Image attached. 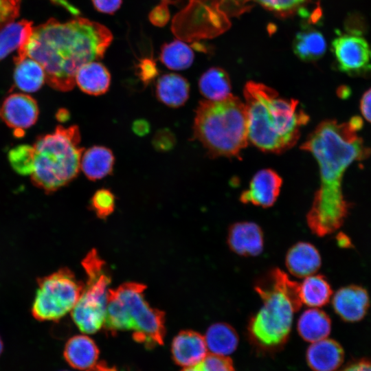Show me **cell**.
<instances>
[{
  "label": "cell",
  "mask_w": 371,
  "mask_h": 371,
  "mask_svg": "<svg viewBox=\"0 0 371 371\" xmlns=\"http://www.w3.org/2000/svg\"><path fill=\"white\" fill-rule=\"evenodd\" d=\"M90 205L96 216L104 219L114 211L115 197L110 190L101 188L93 194Z\"/></svg>",
  "instance_id": "obj_32"
},
{
  "label": "cell",
  "mask_w": 371,
  "mask_h": 371,
  "mask_svg": "<svg viewBox=\"0 0 371 371\" xmlns=\"http://www.w3.org/2000/svg\"><path fill=\"white\" fill-rule=\"evenodd\" d=\"M94 8L102 13L113 14L121 6L122 0H91Z\"/></svg>",
  "instance_id": "obj_38"
},
{
  "label": "cell",
  "mask_w": 371,
  "mask_h": 371,
  "mask_svg": "<svg viewBox=\"0 0 371 371\" xmlns=\"http://www.w3.org/2000/svg\"><path fill=\"white\" fill-rule=\"evenodd\" d=\"M339 371H371V360L361 359L352 361Z\"/></svg>",
  "instance_id": "obj_39"
},
{
  "label": "cell",
  "mask_w": 371,
  "mask_h": 371,
  "mask_svg": "<svg viewBox=\"0 0 371 371\" xmlns=\"http://www.w3.org/2000/svg\"><path fill=\"white\" fill-rule=\"evenodd\" d=\"M204 337L211 354L226 357L236 350L239 341L235 329L224 322L211 325Z\"/></svg>",
  "instance_id": "obj_23"
},
{
  "label": "cell",
  "mask_w": 371,
  "mask_h": 371,
  "mask_svg": "<svg viewBox=\"0 0 371 371\" xmlns=\"http://www.w3.org/2000/svg\"><path fill=\"white\" fill-rule=\"evenodd\" d=\"M56 118L60 122H65L69 118V113L66 109H60L56 113Z\"/></svg>",
  "instance_id": "obj_45"
},
{
  "label": "cell",
  "mask_w": 371,
  "mask_h": 371,
  "mask_svg": "<svg viewBox=\"0 0 371 371\" xmlns=\"http://www.w3.org/2000/svg\"><path fill=\"white\" fill-rule=\"evenodd\" d=\"M337 242L339 245L342 247H348L351 246L350 239L346 235L341 233L337 236Z\"/></svg>",
  "instance_id": "obj_44"
},
{
  "label": "cell",
  "mask_w": 371,
  "mask_h": 371,
  "mask_svg": "<svg viewBox=\"0 0 371 371\" xmlns=\"http://www.w3.org/2000/svg\"><path fill=\"white\" fill-rule=\"evenodd\" d=\"M158 74L157 65L151 58H145L137 65V76L146 85L151 82Z\"/></svg>",
  "instance_id": "obj_35"
},
{
  "label": "cell",
  "mask_w": 371,
  "mask_h": 371,
  "mask_svg": "<svg viewBox=\"0 0 371 371\" xmlns=\"http://www.w3.org/2000/svg\"><path fill=\"white\" fill-rule=\"evenodd\" d=\"M87 371H117V370L114 367L109 366L106 362L100 361L96 363L91 368L87 370Z\"/></svg>",
  "instance_id": "obj_43"
},
{
  "label": "cell",
  "mask_w": 371,
  "mask_h": 371,
  "mask_svg": "<svg viewBox=\"0 0 371 371\" xmlns=\"http://www.w3.org/2000/svg\"><path fill=\"white\" fill-rule=\"evenodd\" d=\"M155 149L160 151H167L175 144L174 135L167 129H162L156 133L153 140Z\"/></svg>",
  "instance_id": "obj_36"
},
{
  "label": "cell",
  "mask_w": 371,
  "mask_h": 371,
  "mask_svg": "<svg viewBox=\"0 0 371 371\" xmlns=\"http://www.w3.org/2000/svg\"><path fill=\"white\" fill-rule=\"evenodd\" d=\"M8 161L18 174L30 175L33 169L34 148L32 146L22 144L11 148L8 153Z\"/></svg>",
  "instance_id": "obj_30"
},
{
  "label": "cell",
  "mask_w": 371,
  "mask_h": 371,
  "mask_svg": "<svg viewBox=\"0 0 371 371\" xmlns=\"http://www.w3.org/2000/svg\"><path fill=\"white\" fill-rule=\"evenodd\" d=\"M39 109L36 100L31 95L14 93L3 102L1 116L5 124L12 128L16 137H22L25 130L37 121Z\"/></svg>",
  "instance_id": "obj_11"
},
{
  "label": "cell",
  "mask_w": 371,
  "mask_h": 371,
  "mask_svg": "<svg viewBox=\"0 0 371 371\" xmlns=\"http://www.w3.org/2000/svg\"><path fill=\"white\" fill-rule=\"evenodd\" d=\"M169 18V10L165 3L155 7L149 14L150 21L157 26H164L168 21Z\"/></svg>",
  "instance_id": "obj_37"
},
{
  "label": "cell",
  "mask_w": 371,
  "mask_h": 371,
  "mask_svg": "<svg viewBox=\"0 0 371 371\" xmlns=\"http://www.w3.org/2000/svg\"><path fill=\"white\" fill-rule=\"evenodd\" d=\"M193 133L211 157L239 155L249 141L245 103L232 95L218 101H201Z\"/></svg>",
  "instance_id": "obj_5"
},
{
  "label": "cell",
  "mask_w": 371,
  "mask_h": 371,
  "mask_svg": "<svg viewBox=\"0 0 371 371\" xmlns=\"http://www.w3.org/2000/svg\"><path fill=\"white\" fill-rule=\"evenodd\" d=\"M52 1L54 4H56L57 5H59L64 9H65L67 11H68L69 13L74 16H78L80 14V10L74 5H72L71 3L68 1V0H49Z\"/></svg>",
  "instance_id": "obj_42"
},
{
  "label": "cell",
  "mask_w": 371,
  "mask_h": 371,
  "mask_svg": "<svg viewBox=\"0 0 371 371\" xmlns=\"http://www.w3.org/2000/svg\"><path fill=\"white\" fill-rule=\"evenodd\" d=\"M133 131L139 136H144L150 131L149 123L145 120H137L132 126Z\"/></svg>",
  "instance_id": "obj_41"
},
{
  "label": "cell",
  "mask_w": 371,
  "mask_h": 371,
  "mask_svg": "<svg viewBox=\"0 0 371 371\" xmlns=\"http://www.w3.org/2000/svg\"><path fill=\"white\" fill-rule=\"evenodd\" d=\"M181 371H235L233 362L226 356L207 354L199 363Z\"/></svg>",
  "instance_id": "obj_31"
},
{
  "label": "cell",
  "mask_w": 371,
  "mask_h": 371,
  "mask_svg": "<svg viewBox=\"0 0 371 371\" xmlns=\"http://www.w3.org/2000/svg\"><path fill=\"white\" fill-rule=\"evenodd\" d=\"M247 113L248 139L264 152L282 153L298 141L309 117L297 100L279 95L272 88L254 81L243 89Z\"/></svg>",
  "instance_id": "obj_3"
},
{
  "label": "cell",
  "mask_w": 371,
  "mask_h": 371,
  "mask_svg": "<svg viewBox=\"0 0 371 371\" xmlns=\"http://www.w3.org/2000/svg\"><path fill=\"white\" fill-rule=\"evenodd\" d=\"M84 286L69 269H60L39 281L32 305L34 317L41 321H56L71 312Z\"/></svg>",
  "instance_id": "obj_9"
},
{
  "label": "cell",
  "mask_w": 371,
  "mask_h": 371,
  "mask_svg": "<svg viewBox=\"0 0 371 371\" xmlns=\"http://www.w3.org/2000/svg\"><path fill=\"white\" fill-rule=\"evenodd\" d=\"M87 284L73 310L72 319L79 330L93 334L104 326L111 276L98 251L91 249L82 260Z\"/></svg>",
  "instance_id": "obj_8"
},
{
  "label": "cell",
  "mask_w": 371,
  "mask_h": 371,
  "mask_svg": "<svg viewBox=\"0 0 371 371\" xmlns=\"http://www.w3.org/2000/svg\"><path fill=\"white\" fill-rule=\"evenodd\" d=\"M332 51L341 72L350 76H365L371 72V48L361 36L340 35L332 42Z\"/></svg>",
  "instance_id": "obj_10"
},
{
  "label": "cell",
  "mask_w": 371,
  "mask_h": 371,
  "mask_svg": "<svg viewBox=\"0 0 371 371\" xmlns=\"http://www.w3.org/2000/svg\"><path fill=\"white\" fill-rule=\"evenodd\" d=\"M115 157L111 149L103 146H93L82 155L80 168L91 181L101 179L111 175Z\"/></svg>",
  "instance_id": "obj_21"
},
{
  "label": "cell",
  "mask_w": 371,
  "mask_h": 371,
  "mask_svg": "<svg viewBox=\"0 0 371 371\" xmlns=\"http://www.w3.org/2000/svg\"><path fill=\"white\" fill-rule=\"evenodd\" d=\"M113 41L104 25L81 17L61 23L50 19L34 27L27 42L18 49L16 63L26 57L43 68L45 80L60 91L71 90L78 69L102 59Z\"/></svg>",
  "instance_id": "obj_2"
},
{
  "label": "cell",
  "mask_w": 371,
  "mask_h": 371,
  "mask_svg": "<svg viewBox=\"0 0 371 371\" xmlns=\"http://www.w3.org/2000/svg\"><path fill=\"white\" fill-rule=\"evenodd\" d=\"M99 349L95 341L86 335H75L65 344L63 355L68 364L78 370H88L96 363Z\"/></svg>",
  "instance_id": "obj_18"
},
{
  "label": "cell",
  "mask_w": 371,
  "mask_h": 371,
  "mask_svg": "<svg viewBox=\"0 0 371 371\" xmlns=\"http://www.w3.org/2000/svg\"><path fill=\"white\" fill-rule=\"evenodd\" d=\"M2 350H3V343H2L1 339L0 337V355L2 352Z\"/></svg>",
  "instance_id": "obj_46"
},
{
  "label": "cell",
  "mask_w": 371,
  "mask_h": 371,
  "mask_svg": "<svg viewBox=\"0 0 371 371\" xmlns=\"http://www.w3.org/2000/svg\"><path fill=\"white\" fill-rule=\"evenodd\" d=\"M300 286L302 304L311 308H319L326 305L333 294L328 281L320 274H313L304 278Z\"/></svg>",
  "instance_id": "obj_28"
},
{
  "label": "cell",
  "mask_w": 371,
  "mask_h": 371,
  "mask_svg": "<svg viewBox=\"0 0 371 371\" xmlns=\"http://www.w3.org/2000/svg\"><path fill=\"white\" fill-rule=\"evenodd\" d=\"M79 127L58 125L51 133L38 136L34 144L31 180L45 192H54L69 184L79 174L84 148Z\"/></svg>",
  "instance_id": "obj_7"
},
{
  "label": "cell",
  "mask_w": 371,
  "mask_h": 371,
  "mask_svg": "<svg viewBox=\"0 0 371 371\" xmlns=\"http://www.w3.org/2000/svg\"><path fill=\"white\" fill-rule=\"evenodd\" d=\"M282 184V179L276 171L261 170L254 175L249 188L241 193L240 201L245 204L269 207L278 199Z\"/></svg>",
  "instance_id": "obj_12"
},
{
  "label": "cell",
  "mask_w": 371,
  "mask_h": 371,
  "mask_svg": "<svg viewBox=\"0 0 371 371\" xmlns=\"http://www.w3.org/2000/svg\"><path fill=\"white\" fill-rule=\"evenodd\" d=\"M199 89L207 100L218 101L232 95L229 75L220 67H211L205 71L199 80Z\"/></svg>",
  "instance_id": "obj_25"
},
{
  "label": "cell",
  "mask_w": 371,
  "mask_h": 371,
  "mask_svg": "<svg viewBox=\"0 0 371 371\" xmlns=\"http://www.w3.org/2000/svg\"><path fill=\"white\" fill-rule=\"evenodd\" d=\"M361 117L347 122L328 120L321 122L301 146L315 158L319 167L320 184L306 215L307 225L317 236H325L340 228L350 204L342 191V179L346 169L355 161L370 155L358 132Z\"/></svg>",
  "instance_id": "obj_1"
},
{
  "label": "cell",
  "mask_w": 371,
  "mask_h": 371,
  "mask_svg": "<svg viewBox=\"0 0 371 371\" xmlns=\"http://www.w3.org/2000/svg\"><path fill=\"white\" fill-rule=\"evenodd\" d=\"M254 290L262 305L249 321V336L260 348H280L289 339L294 313L303 304L300 284L273 268L256 282Z\"/></svg>",
  "instance_id": "obj_4"
},
{
  "label": "cell",
  "mask_w": 371,
  "mask_h": 371,
  "mask_svg": "<svg viewBox=\"0 0 371 371\" xmlns=\"http://www.w3.org/2000/svg\"><path fill=\"white\" fill-rule=\"evenodd\" d=\"M293 49L300 60L313 62L324 56L326 50V42L321 32L315 29L306 28L296 34Z\"/></svg>",
  "instance_id": "obj_24"
},
{
  "label": "cell",
  "mask_w": 371,
  "mask_h": 371,
  "mask_svg": "<svg viewBox=\"0 0 371 371\" xmlns=\"http://www.w3.org/2000/svg\"><path fill=\"white\" fill-rule=\"evenodd\" d=\"M146 288L143 284L128 282L109 289L104 326L113 335L133 330L134 340L150 349L164 344L165 314L146 300Z\"/></svg>",
  "instance_id": "obj_6"
},
{
  "label": "cell",
  "mask_w": 371,
  "mask_h": 371,
  "mask_svg": "<svg viewBox=\"0 0 371 371\" xmlns=\"http://www.w3.org/2000/svg\"><path fill=\"white\" fill-rule=\"evenodd\" d=\"M21 0H0V29L19 14Z\"/></svg>",
  "instance_id": "obj_33"
},
{
  "label": "cell",
  "mask_w": 371,
  "mask_h": 371,
  "mask_svg": "<svg viewBox=\"0 0 371 371\" xmlns=\"http://www.w3.org/2000/svg\"><path fill=\"white\" fill-rule=\"evenodd\" d=\"M265 8L278 12L292 11L301 5L305 0H254Z\"/></svg>",
  "instance_id": "obj_34"
},
{
  "label": "cell",
  "mask_w": 371,
  "mask_h": 371,
  "mask_svg": "<svg viewBox=\"0 0 371 371\" xmlns=\"http://www.w3.org/2000/svg\"></svg>",
  "instance_id": "obj_47"
},
{
  "label": "cell",
  "mask_w": 371,
  "mask_h": 371,
  "mask_svg": "<svg viewBox=\"0 0 371 371\" xmlns=\"http://www.w3.org/2000/svg\"><path fill=\"white\" fill-rule=\"evenodd\" d=\"M227 241L231 251L242 256H258L264 247L262 230L254 222L242 221L231 225Z\"/></svg>",
  "instance_id": "obj_14"
},
{
  "label": "cell",
  "mask_w": 371,
  "mask_h": 371,
  "mask_svg": "<svg viewBox=\"0 0 371 371\" xmlns=\"http://www.w3.org/2000/svg\"><path fill=\"white\" fill-rule=\"evenodd\" d=\"M33 29L32 22L27 20L10 22L0 29V60L25 45Z\"/></svg>",
  "instance_id": "obj_27"
},
{
  "label": "cell",
  "mask_w": 371,
  "mask_h": 371,
  "mask_svg": "<svg viewBox=\"0 0 371 371\" xmlns=\"http://www.w3.org/2000/svg\"><path fill=\"white\" fill-rule=\"evenodd\" d=\"M360 109L364 118L371 122V88L363 93L360 102Z\"/></svg>",
  "instance_id": "obj_40"
},
{
  "label": "cell",
  "mask_w": 371,
  "mask_h": 371,
  "mask_svg": "<svg viewBox=\"0 0 371 371\" xmlns=\"http://www.w3.org/2000/svg\"><path fill=\"white\" fill-rule=\"evenodd\" d=\"M332 304L334 311L341 319L347 322H357L366 315L370 300L365 288L351 284L337 291Z\"/></svg>",
  "instance_id": "obj_13"
},
{
  "label": "cell",
  "mask_w": 371,
  "mask_h": 371,
  "mask_svg": "<svg viewBox=\"0 0 371 371\" xmlns=\"http://www.w3.org/2000/svg\"><path fill=\"white\" fill-rule=\"evenodd\" d=\"M344 359V351L335 340L324 339L311 343L306 351V361L313 371H335Z\"/></svg>",
  "instance_id": "obj_17"
},
{
  "label": "cell",
  "mask_w": 371,
  "mask_h": 371,
  "mask_svg": "<svg viewBox=\"0 0 371 371\" xmlns=\"http://www.w3.org/2000/svg\"><path fill=\"white\" fill-rule=\"evenodd\" d=\"M297 328L304 341L313 343L328 337L331 331V320L324 311L311 308L300 316Z\"/></svg>",
  "instance_id": "obj_22"
},
{
  "label": "cell",
  "mask_w": 371,
  "mask_h": 371,
  "mask_svg": "<svg viewBox=\"0 0 371 371\" xmlns=\"http://www.w3.org/2000/svg\"><path fill=\"white\" fill-rule=\"evenodd\" d=\"M285 265L291 274L304 278L318 271L322 265V258L313 245L307 242H299L288 250Z\"/></svg>",
  "instance_id": "obj_16"
},
{
  "label": "cell",
  "mask_w": 371,
  "mask_h": 371,
  "mask_svg": "<svg viewBox=\"0 0 371 371\" xmlns=\"http://www.w3.org/2000/svg\"><path fill=\"white\" fill-rule=\"evenodd\" d=\"M194 58L192 48L179 40L164 44L159 54L160 61L172 70L188 69L192 65Z\"/></svg>",
  "instance_id": "obj_29"
},
{
  "label": "cell",
  "mask_w": 371,
  "mask_h": 371,
  "mask_svg": "<svg viewBox=\"0 0 371 371\" xmlns=\"http://www.w3.org/2000/svg\"><path fill=\"white\" fill-rule=\"evenodd\" d=\"M75 82L82 92L91 95H100L109 89L111 74L102 63L91 61L78 69Z\"/></svg>",
  "instance_id": "obj_19"
},
{
  "label": "cell",
  "mask_w": 371,
  "mask_h": 371,
  "mask_svg": "<svg viewBox=\"0 0 371 371\" xmlns=\"http://www.w3.org/2000/svg\"><path fill=\"white\" fill-rule=\"evenodd\" d=\"M15 63L14 71V86L27 93L40 89L45 80L43 67L35 60L26 57Z\"/></svg>",
  "instance_id": "obj_26"
},
{
  "label": "cell",
  "mask_w": 371,
  "mask_h": 371,
  "mask_svg": "<svg viewBox=\"0 0 371 371\" xmlns=\"http://www.w3.org/2000/svg\"><path fill=\"white\" fill-rule=\"evenodd\" d=\"M156 97L164 104L178 108L189 98L190 85L182 76L170 73L160 76L156 83Z\"/></svg>",
  "instance_id": "obj_20"
},
{
  "label": "cell",
  "mask_w": 371,
  "mask_h": 371,
  "mask_svg": "<svg viewBox=\"0 0 371 371\" xmlns=\"http://www.w3.org/2000/svg\"><path fill=\"white\" fill-rule=\"evenodd\" d=\"M171 352L177 364L184 368L195 365L207 355L205 337L194 330H182L173 339Z\"/></svg>",
  "instance_id": "obj_15"
}]
</instances>
